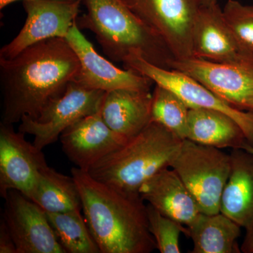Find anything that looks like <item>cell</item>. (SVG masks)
I'll use <instances>...</instances> for the list:
<instances>
[{"instance_id": "cell-20", "label": "cell", "mask_w": 253, "mask_h": 253, "mask_svg": "<svg viewBox=\"0 0 253 253\" xmlns=\"http://www.w3.org/2000/svg\"><path fill=\"white\" fill-rule=\"evenodd\" d=\"M193 242L191 253H240L241 227L221 212H201L186 226Z\"/></svg>"}, {"instance_id": "cell-4", "label": "cell", "mask_w": 253, "mask_h": 253, "mask_svg": "<svg viewBox=\"0 0 253 253\" xmlns=\"http://www.w3.org/2000/svg\"><path fill=\"white\" fill-rule=\"evenodd\" d=\"M182 141L167 128L151 122L121 148L95 163L87 172L115 189L139 194L144 183L169 168Z\"/></svg>"}, {"instance_id": "cell-28", "label": "cell", "mask_w": 253, "mask_h": 253, "mask_svg": "<svg viewBox=\"0 0 253 253\" xmlns=\"http://www.w3.org/2000/svg\"><path fill=\"white\" fill-rule=\"evenodd\" d=\"M18 1H35V0H0V9H4L8 5ZM70 1H73V0H70Z\"/></svg>"}, {"instance_id": "cell-15", "label": "cell", "mask_w": 253, "mask_h": 253, "mask_svg": "<svg viewBox=\"0 0 253 253\" xmlns=\"http://www.w3.org/2000/svg\"><path fill=\"white\" fill-rule=\"evenodd\" d=\"M192 54L196 59L219 63L253 59V53L240 44L226 24L218 4L200 8L193 27Z\"/></svg>"}, {"instance_id": "cell-10", "label": "cell", "mask_w": 253, "mask_h": 253, "mask_svg": "<svg viewBox=\"0 0 253 253\" xmlns=\"http://www.w3.org/2000/svg\"><path fill=\"white\" fill-rule=\"evenodd\" d=\"M83 0H35L23 1L27 14L17 36L0 49L1 59H10L23 50L50 38H65L76 22Z\"/></svg>"}, {"instance_id": "cell-1", "label": "cell", "mask_w": 253, "mask_h": 253, "mask_svg": "<svg viewBox=\"0 0 253 253\" xmlns=\"http://www.w3.org/2000/svg\"><path fill=\"white\" fill-rule=\"evenodd\" d=\"M81 68L65 38H50L10 59L0 58L1 123L16 124L23 116L37 119L62 96Z\"/></svg>"}, {"instance_id": "cell-26", "label": "cell", "mask_w": 253, "mask_h": 253, "mask_svg": "<svg viewBox=\"0 0 253 253\" xmlns=\"http://www.w3.org/2000/svg\"><path fill=\"white\" fill-rule=\"evenodd\" d=\"M0 253H17L12 236L1 219L0 221Z\"/></svg>"}, {"instance_id": "cell-27", "label": "cell", "mask_w": 253, "mask_h": 253, "mask_svg": "<svg viewBox=\"0 0 253 253\" xmlns=\"http://www.w3.org/2000/svg\"><path fill=\"white\" fill-rule=\"evenodd\" d=\"M241 251L244 253H253V229L246 231L244 241L241 246Z\"/></svg>"}, {"instance_id": "cell-22", "label": "cell", "mask_w": 253, "mask_h": 253, "mask_svg": "<svg viewBox=\"0 0 253 253\" xmlns=\"http://www.w3.org/2000/svg\"><path fill=\"white\" fill-rule=\"evenodd\" d=\"M81 211L46 212V215L66 253H101Z\"/></svg>"}, {"instance_id": "cell-9", "label": "cell", "mask_w": 253, "mask_h": 253, "mask_svg": "<svg viewBox=\"0 0 253 253\" xmlns=\"http://www.w3.org/2000/svg\"><path fill=\"white\" fill-rule=\"evenodd\" d=\"M171 69L194 78L233 107L253 112V59L236 63L174 59Z\"/></svg>"}, {"instance_id": "cell-2", "label": "cell", "mask_w": 253, "mask_h": 253, "mask_svg": "<svg viewBox=\"0 0 253 253\" xmlns=\"http://www.w3.org/2000/svg\"><path fill=\"white\" fill-rule=\"evenodd\" d=\"M71 174L83 215L101 253H150L156 249L149 229L147 205L140 194L115 189L76 167Z\"/></svg>"}, {"instance_id": "cell-12", "label": "cell", "mask_w": 253, "mask_h": 253, "mask_svg": "<svg viewBox=\"0 0 253 253\" xmlns=\"http://www.w3.org/2000/svg\"><path fill=\"white\" fill-rule=\"evenodd\" d=\"M14 130L12 124L0 123V196L10 190L29 198L41 173L48 165L42 150Z\"/></svg>"}, {"instance_id": "cell-5", "label": "cell", "mask_w": 253, "mask_h": 253, "mask_svg": "<svg viewBox=\"0 0 253 253\" xmlns=\"http://www.w3.org/2000/svg\"><path fill=\"white\" fill-rule=\"evenodd\" d=\"M169 168L194 196L201 212H220L221 195L230 175V154L184 139Z\"/></svg>"}, {"instance_id": "cell-3", "label": "cell", "mask_w": 253, "mask_h": 253, "mask_svg": "<svg viewBox=\"0 0 253 253\" xmlns=\"http://www.w3.org/2000/svg\"><path fill=\"white\" fill-rule=\"evenodd\" d=\"M86 14L76 20L81 30L92 32L103 52L114 62L139 54L148 62L171 69L175 59L167 44L141 22L122 0H83Z\"/></svg>"}, {"instance_id": "cell-23", "label": "cell", "mask_w": 253, "mask_h": 253, "mask_svg": "<svg viewBox=\"0 0 253 253\" xmlns=\"http://www.w3.org/2000/svg\"><path fill=\"white\" fill-rule=\"evenodd\" d=\"M152 96L151 122L161 125L183 140L185 139L189 106L175 93L158 84Z\"/></svg>"}, {"instance_id": "cell-18", "label": "cell", "mask_w": 253, "mask_h": 253, "mask_svg": "<svg viewBox=\"0 0 253 253\" xmlns=\"http://www.w3.org/2000/svg\"><path fill=\"white\" fill-rule=\"evenodd\" d=\"M151 91L116 89L106 92L102 108L103 120L112 130L129 139L151 123Z\"/></svg>"}, {"instance_id": "cell-16", "label": "cell", "mask_w": 253, "mask_h": 253, "mask_svg": "<svg viewBox=\"0 0 253 253\" xmlns=\"http://www.w3.org/2000/svg\"><path fill=\"white\" fill-rule=\"evenodd\" d=\"M139 192L158 212L186 226L201 212L194 196L171 168L153 176L141 185Z\"/></svg>"}, {"instance_id": "cell-6", "label": "cell", "mask_w": 253, "mask_h": 253, "mask_svg": "<svg viewBox=\"0 0 253 253\" xmlns=\"http://www.w3.org/2000/svg\"><path fill=\"white\" fill-rule=\"evenodd\" d=\"M165 42L174 58H192V32L201 0H122Z\"/></svg>"}, {"instance_id": "cell-30", "label": "cell", "mask_w": 253, "mask_h": 253, "mask_svg": "<svg viewBox=\"0 0 253 253\" xmlns=\"http://www.w3.org/2000/svg\"><path fill=\"white\" fill-rule=\"evenodd\" d=\"M242 149L246 150V151H248L250 154L253 155V146H251V145L246 144L244 147H243Z\"/></svg>"}, {"instance_id": "cell-13", "label": "cell", "mask_w": 253, "mask_h": 253, "mask_svg": "<svg viewBox=\"0 0 253 253\" xmlns=\"http://www.w3.org/2000/svg\"><path fill=\"white\" fill-rule=\"evenodd\" d=\"M65 39L81 63L75 83L88 89L106 92L121 89L151 91L154 82L133 70L118 68L101 56L82 33L76 22Z\"/></svg>"}, {"instance_id": "cell-25", "label": "cell", "mask_w": 253, "mask_h": 253, "mask_svg": "<svg viewBox=\"0 0 253 253\" xmlns=\"http://www.w3.org/2000/svg\"><path fill=\"white\" fill-rule=\"evenodd\" d=\"M222 13L226 24L240 44L253 53V5L228 0Z\"/></svg>"}, {"instance_id": "cell-29", "label": "cell", "mask_w": 253, "mask_h": 253, "mask_svg": "<svg viewBox=\"0 0 253 253\" xmlns=\"http://www.w3.org/2000/svg\"><path fill=\"white\" fill-rule=\"evenodd\" d=\"M201 2L204 6H212L218 4L217 0H201Z\"/></svg>"}, {"instance_id": "cell-21", "label": "cell", "mask_w": 253, "mask_h": 253, "mask_svg": "<svg viewBox=\"0 0 253 253\" xmlns=\"http://www.w3.org/2000/svg\"><path fill=\"white\" fill-rule=\"evenodd\" d=\"M28 199L46 212L82 209L81 196L73 176L65 175L49 166L41 173Z\"/></svg>"}, {"instance_id": "cell-8", "label": "cell", "mask_w": 253, "mask_h": 253, "mask_svg": "<svg viewBox=\"0 0 253 253\" xmlns=\"http://www.w3.org/2000/svg\"><path fill=\"white\" fill-rule=\"evenodd\" d=\"M123 63L131 69L150 78L155 84L167 88L179 96L189 109L214 110L230 116L244 131L253 146V112L233 107L217 95L187 75L174 69H164L151 64L139 54H132Z\"/></svg>"}, {"instance_id": "cell-14", "label": "cell", "mask_w": 253, "mask_h": 253, "mask_svg": "<svg viewBox=\"0 0 253 253\" xmlns=\"http://www.w3.org/2000/svg\"><path fill=\"white\" fill-rule=\"evenodd\" d=\"M59 139L68 159L76 168L85 171L128 140L106 125L101 110L68 126Z\"/></svg>"}, {"instance_id": "cell-24", "label": "cell", "mask_w": 253, "mask_h": 253, "mask_svg": "<svg viewBox=\"0 0 253 253\" xmlns=\"http://www.w3.org/2000/svg\"><path fill=\"white\" fill-rule=\"evenodd\" d=\"M149 229L161 253H181L179 237L187 236L188 229L181 223L163 215L151 205H147Z\"/></svg>"}, {"instance_id": "cell-17", "label": "cell", "mask_w": 253, "mask_h": 253, "mask_svg": "<svg viewBox=\"0 0 253 253\" xmlns=\"http://www.w3.org/2000/svg\"><path fill=\"white\" fill-rule=\"evenodd\" d=\"M230 175L221 195L220 212L246 231L253 229V155L242 149L231 152Z\"/></svg>"}, {"instance_id": "cell-7", "label": "cell", "mask_w": 253, "mask_h": 253, "mask_svg": "<svg viewBox=\"0 0 253 253\" xmlns=\"http://www.w3.org/2000/svg\"><path fill=\"white\" fill-rule=\"evenodd\" d=\"M106 91L88 89L71 82L66 92L48 106L40 117L23 116L18 131L34 136L33 144L43 150L59 139L68 126L101 111Z\"/></svg>"}, {"instance_id": "cell-11", "label": "cell", "mask_w": 253, "mask_h": 253, "mask_svg": "<svg viewBox=\"0 0 253 253\" xmlns=\"http://www.w3.org/2000/svg\"><path fill=\"white\" fill-rule=\"evenodd\" d=\"M1 219L14 240L17 253H66L45 211L16 190L4 199Z\"/></svg>"}, {"instance_id": "cell-19", "label": "cell", "mask_w": 253, "mask_h": 253, "mask_svg": "<svg viewBox=\"0 0 253 253\" xmlns=\"http://www.w3.org/2000/svg\"><path fill=\"white\" fill-rule=\"evenodd\" d=\"M185 139L220 149H243L249 144L242 129L233 118L206 109H189Z\"/></svg>"}]
</instances>
